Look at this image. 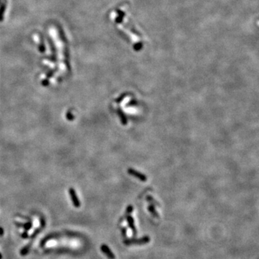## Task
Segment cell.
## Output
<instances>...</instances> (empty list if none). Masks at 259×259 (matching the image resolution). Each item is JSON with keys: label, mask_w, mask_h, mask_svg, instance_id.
<instances>
[{"label": "cell", "mask_w": 259, "mask_h": 259, "mask_svg": "<svg viewBox=\"0 0 259 259\" xmlns=\"http://www.w3.org/2000/svg\"><path fill=\"white\" fill-rule=\"evenodd\" d=\"M150 237L146 236L144 237H142L140 239H132V240H125L124 243L125 245H131V244H145L148 243L150 241Z\"/></svg>", "instance_id": "6da1fadb"}, {"label": "cell", "mask_w": 259, "mask_h": 259, "mask_svg": "<svg viewBox=\"0 0 259 259\" xmlns=\"http://www.w3.org/2000/svg\"><path fill=\"white\" fill-rule=\"evenodd\" d=\"M101 250H102V251L103 252L109 259L115 258V256L113 254L112 250L109 248V247H108L107 245H102V246H101Z\"/></svg>", "instance_id": "7a4b0ae2"}, {"label": "cell", "mask_w": 259, "mask_h": 259, "mask_svg": "<svg viewBox=\"0 0 259 259\" xmlns=\"http://www.w3.org/2000/svg\"><path fill=\"white\" fill-rule=\"evenodd\" d=\"M127 221H128V223H129V226L130 227V228L133 230L134 235H136V229L134 226V221H133V219L131 217H128Z\"/></svg>", "instance_id": "3957f363"}, {"label": "cell", "mask_w": 259, "mask_h": 259, "mask_svg": "<svg viewBox=\"0 0 259 259\" xmlns=\"http://www.w3.org/2000/svg\"><path fill=\"white\" fill-rule=\"evenodd\" d=\"M5 9H6V4L3 3L2 5V6L0 7V21L3 20L4 13H5Z\"/></svg>", "instance_id": "277c9868"}, {"label": "cell", "mask_w": 259, "mask_h": 259, "mask_svg": "<svg viewBox=\"0 0 259 259\" xmlns=\"http://www.w3.org/2000/svg\"><path fill=\"white\" fill-rule=\"evenodd\" d=\"M117 13L119 14V16H118V18L116 20V22L117 23H119V22H122V20H123V17L125 16V13H124L122 11L120 10H117Z\"/></svg>", "instance_id": "5b68a950"}, {"label": "cell", "mask_w": 259, "mask_h": 259, "mask_svg": "<svg viewBox=\"0 0 259 259\" xmlns=\"http://www.w3.org/2000/svg\"><path fill=\"white\" fill-rule=\"evenodd\" d=\"M39 46H40L39 47L40 51L41 52H44V51H45V45H44L43 41H42V42H41V43L40 44Z\"/></svg>", "instance_id": "8992f818"}, {"label": "cell", "mask_w": 259, "mask_h": 259, "mask_svg": "<svg viewBox=\"0 0 259 259\" xmlns=\"http://www.w3.org/2000/svg\"><path fill=\"white\" fill-rule=\"evenodd\" d=\"M134 48H135V49L136 50V51H138V50L141 49L142 44L141 43H137L136 45H135Z\"/></svg>", "instance_id": "52a82bcc"}, {"label": "cell", "mask_w": 259, "mask_h": 259, "mask_svg": "<svg viewBox=\"0 0 259 259\" xmlns=\"http://www.w3.org/2000/svg\"><path fill=\"white\" fill-rule=\"evenodd\" d=\"M122 235H123V236H125V235H126V232H127V230H126V229L125 228V227H123V228H122Z\"/></svg>", "instance_id": "ba28073f"}, {"label": "cell", "mask_w": 259, "mask_h": 259, "mask_svg": "<svg viewBox=\"0 0 259 259\" xmlns=\"http://www.w3.org/2000/svg\"><path fill=\"white\" fill-rule=\"evenodd\" d=\"M4 233V230L2 228H0V235H2Z\"/></svg>", "instance_id": "9c48e42d"}, {"label": "cell", "mask_w": 259, "mask_h": 259, "mask_svg": "<svg viewBox=\"0 0 259 259\" xmlns=\"http://www.w3.org/2000/svg\"><path fill=\"white\" fill-rule=\"evenodd\" d=\"M1 258H2V256H1V254H0V259H1Z\"/></svg>", "instance_id": "30bf717a"}]
</instances>
